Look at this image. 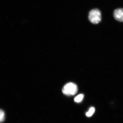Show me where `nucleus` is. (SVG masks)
Here are the masks:
<instances>
[{
	"label": "nucleus",
	"instance_id": "nucleus-1",
	"mask_svg": "<svg viewBox=\"0 0 123 123\" xmlns=\"http://www.w3.org/2000/svg\"><path fill=\"white\" fill-rule=\"evenodd\" d=\"M77 91V85L72 82H69L66 84L62 89L63 93L68 96L74 95Z\"/></svg>",
	"mask_w": 123,
	"mask_h": 123
},
{
	"label": "nucleus",
	"instance_id": "nucleus-2",
	"mask_svg": "<svg viewBox=\"0 0 123 123\" xmlns=\"http://www.w3.org/2000/svg\"><path fill=\"white\" fill-rule=\"evenodd\" d=\"M89 19L90 22L93 24L99 23L101 20V11L97 9L92 10L89 13Z\"/></svg>",
	"mask_w": 123,
	"mask_h": 123
},
{
	"label": "nucleus",
	"instance_id": "nucleus-3",
	"mask_svg": "<svg viewBox=\"0 0 123 123\" xmlns=\"http://www.w3.org/2000/svg\"><path fill=\"white\" fill-rule=\"evenodd\" d=\"M114 16L116 20L118 21L123 22V9H116L114 12Z\"/></svg>",
	"mask_w": 123,
	"mask_h": 123
},
{
	"label": "nucleus",
	"instance_id": "nucleus-4",
	"mask_svg": "<svg viewBox=\"0 0 123 123\" xmlns=\"http://www.w3.org/2000/svg\"><path fill=\"white\" fill-rule=\"evenodd\" d=\"M84 98V95L83 94H80L76 96L74 98V101L76 102L80 103L83 100Z\"/></svg>",
	"mask_w": 123,
	"mask_h": 123
},
{
	"label": "nucleus",
	"instance_id": "nucleus-5",
	"mask_svg": "<svg viewBox=\"0 0 123 123\" xmlns=\"http://www.w3.org/2000/svg\"><path fill=\"white\" fill-rule=\"evenodd\" d=\"M95 111L94 108L93 107H91L90 108L88 112L86 113V115L88 117H90L92 116L93 114L94 113Z\"/></svg>",
	"mask_w": 123,
	"mask_h": 123
},
{
	"label": "nucleus",
	"instance_id": "nucleus-6",
	"mask_svg": "<svg viewBox=\"0 0 123 123\" xmlns=\"http://www.w3.org/2000/svg\"><path fill=\"white\" fill-rule=\"evenodd\" d=\"M5 117L4 112L2 110H0V123H2L4 121Z\"/></svg>",
	"mask_w": 123,
	"mask_h": 123
}]
</instances>
